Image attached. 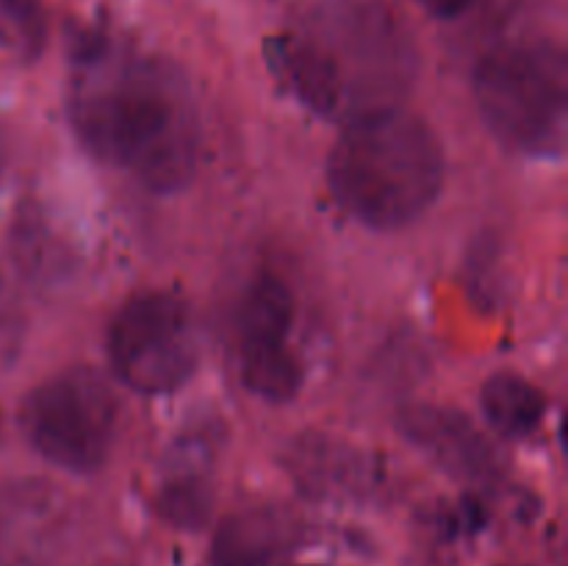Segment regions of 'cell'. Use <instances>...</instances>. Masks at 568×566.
<instances>
[{"label": "cell", "instance_id": "2e32d148", "mask_svg": "<svg viewBox=\"0 0 568 566\" xmlns=\"http://www.w3.org/2000/svg\"><path fill=\"white\" fill-rule=\"evenodd\" d=\"M17 336V311L14 303H11V294L6 289L3 275H0V358L6 353H11Z\"/></svg>", "mask_w": 568, "mask_h": 566}, {"label": "cell", "instance_id": "9c48e42d", "mask_svg": "<svg viewBox=\"0 0 568 566\" xmlns=\"http://www.w3.org/2000/svg\"><path fill=\"white\" fill-rule=\"evenodd\" d=\"M294 522L283 511L255 505L220 522L211 566H272L294 544Z\"/></svg>", "mask_w": 568, "mask_h": 566}, {"label": "cell", "instance_id": "6da1fadb", "mask_svg": "<svg viewBox=\"0 0 568 566\" xmlns=\"http://www.w3.org/2000/svg\"><path fill=\"white\" fill-rule=\"evenodd\" d=\"M272 64L303 105L347 122L399 105L419 55L405 22L381 0H322L277 39Z\"/></svg>", "mask_w": 568, "mask_h": 566}, {"label": "cell", "instance_id": "3957f363", "mask_svg": "<svg viewBox=\"0 0 568 566\" xmlns=\"http://www.w3.org/2000/svg\"><path fill=\"white\" fill-rule=\"evenodd\" d=\"M333 200L372 231H397L427 214L444 186V150L433 128L403 105L344 122L327 155Z\"/></svg>", "mask_w": 568, "mask_h": 566}, {"label": "cell", "instance_id": "e0dca14e", "mask_svg": "<svg viewBox=\"0 0 568 566\" xmlns=\"http://www.w3.org/2000/svg\"><path fill=\"white\" fill-rule=\"evenodd\" d=\"M419 3L430 17H438V20H455V17H460L469 9L471 0H419Z\"/></svg>", "mask_w": 568, "mask_h": 566}, {"label": "cell", "instance_id": "7c38bea8", "mask_svg": "<svg viewBox=\"0 0 568 566\" xmlns=\"http://www.w3.org/2000/svg\"><path fill=\"white\" fill-rule=\"evenodd\" d=\"M178 464L159 492V514L181 530H200L211 516L214 492L197 464H189V449Z\"/></svg>", "mask_w": 568, "mask_h": 566}, {"label": "cell", "instance_id": "ba28073f", "mask_svg": "<svg viewBox=\"0 0 568 566\" xmlns=\"http://www.w3.org/2000/svg\"><path fill=\"white\" fill-rule=\"evenodd\" d=\"M399 431L449 475L480 481L497 472V449L460 411L442 408V405H414L399 416Z\"/></svg>", "mask_w": 568, "mask_h": 566}, {"label": "cell", "instance_id": "30bf717a", "mask_svg": "<svg viewBox=\"0 0 568 566\" xmlns=\"http://www.w3.org/2000/svg\"><path fill=\"white\" fill-rule=\"evenodd\" d=\"M294 325V294L283 277L261 272L244 292L236 314L239 355L288 347Z\"/></svg>", "mask_w": 568, "mask_h": 566}, {"label": "cell", "instance_id": "ac0fdd59", "mask_svg": "<svg viewBox=\"0 0 568 566\" xmlns=\"http://www.w3.org/2000/svg\"><path fill=\"white\" fill-rule=\"evenodd\" d=\"M0 164H3V148H0Z\"/></svg>", "mask_w": 568, "mask_h": 566}, {"label": "cell", "instance_id": "5b68a950", "mask_svg": "<svg viewBox=\"0 0 568 566\" xmlns=\"http://www.w3.org/2000/svg\"><path fill=\"white\" fill-rule=\"evenodd\" d=\"M120 403L114 388L89 366L59 372L28 392L20 408L26 442L48 464L70 475L103 469L116 442Z\"/></svg>", "mask_w": 568, "mask_h": 566}, {"label": "cell", "instance_id": "8992f818", "mask_svg": "<svg viewBox=\"0 0 568 566\" xmlns=\"http://www.w3.org/2000/svg\"><path fill=\"white\" fill-rule=\"evenodd\" d=\"M114 375L139 394H170L197 370V333L189 303L166 289L122 303L105 336Z\"/></svg>", "mask_w": 568, "mask_h": 566}, {"label": "cell", "instance_id": "5bb4252c", "mask_svg": "<svg viewBox=\"0 0 568 566\" xmlns=\"http://www.w3.org/2000/svg\"><path fill=\"white\" fill-rule=\"evenodd\" d=\"M48 247H55L48 228L37 216H26L17 228V264H20V270L31 277L59 275L61 250L48 253Z\"/></svg>", "mask_w": 568, "mask_h": 566}, {"label": "cell", "instance_id": "7a4b0ae2", "mask_svg": "<svg viewBox=\"0 0 568 566\" xmlns=\"http://www.w3.org/2000/svg\"><path fill=\"white\" fill-rule=\"evenodd\" d=\"M72 128L103 164L120 166L153 192H178L194 175L200 122L186 78L159 59L105 70L72 98Z\"/></svg>", "mask_w": 568, "mask_h": 566}, {"label": "cell", "instance_id": "9a60e30c", "mask_svg": "<svg viewBox=\"0 0 568 566\" xmlns=\"http://www.w3.org/2000/svg\"><path fill=\"white\" fill-rule=\"evenodd\" d=\"M0 11L26 53H37L44 37L42 0H0Z\"/></svg>", "mask_w": 568, "mask_h": 566}, {"label": "cell", "instance_id": "4fadbf2b", "mask_svg": "<svg viewBox=\"0 0 568 566\" xmlns=\"http://www.w3.org/2000/svg\"><path fill=\"white\" fill-rule=\"evenodd\" d=\"M242 383L261 400L270 403H288L297 397L303 386V366L292 347L270 350V353H242L239 355Z\"/></svg>", "mask_w": 568, "mask_h": 566}, {"label": "cell", "instance_id": "52a82bcc", "mask_svg": "<svg viewBox=\"0 0 568 566\" xmlns=\"http://www.w3.org/2000/svg\"><path fill=\"white\" fill-rule=\"evenodd\" d=\"M64 494L48 481L0 483V566H48L67 533Z\"/></svg>", "mask_w": 568, "mask_h": 566}, {"label": "cell", "instance_id": "277c9868", "mask_svg": "<svg viewBox=\"0 0 568 566\" xmlns=\"http://www.w3.org/2000/svg\"><path fill=\"white\" fill-rule=\"evenodd\" d=\"M483 122L510 150L558 155L566 144L568 70L558 44H503L475 67Z\"/></svg>", "mask_w": 568, "mask_h": 566}, {"label": "cell", "instance_id": "8fae6325", "mask_svg": "<svg viewBox=\"0 0 568 566\" xmlns=\"http://www.w3.org/2000/svg\"><path fill=\"white\" fill-rule=\"evenodd\" d=\"M480 408L488 425L505 438H527L541 427L547 397L516 372H497L483 383Z\"/></svg>", "mask_w": 568, "mask_h": 566}]
</instances>
